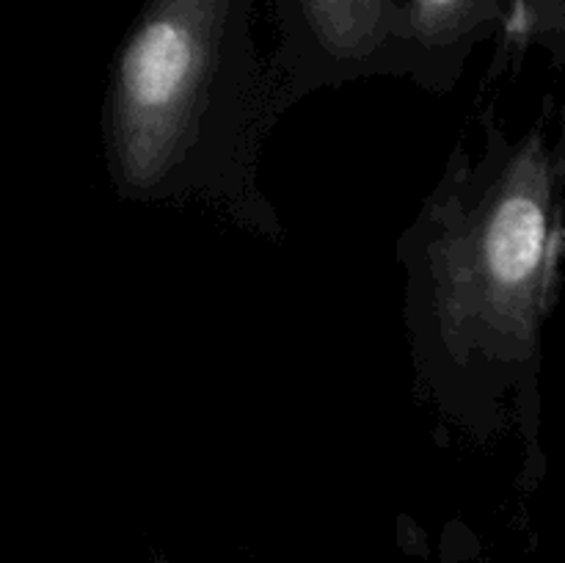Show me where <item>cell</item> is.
Listing matches in <instances>:
<instances>
[{
    "instance_id": "2",
    "label": "cell",
    "mask_w": 565,
    "mask_h": 563,
    "mask_svg": "<svg viewBox=\"0 0 565 563\" xmlns=\"http://www.w3.org/2000/svg\"><path fill=\"white\" fill-rule=\"evenodd\" d=\"M281 110L230 0H163L110 72L103 99L110 185L127 202H199L279 241V215L257 171Z\"/></svg>"
},
{
    "instance_id": "3",
    "label": "cell",
    "mask_w": 565,
    "mask_h": 563,
    "mask_svg": "<svg viewBox=\"0 0 565 563\" xmlns=\"http://www.w3.org/2000/svg\"><path fill=\"white\" fill-rule=\"evenodd\" d=\"M154 563H169V561H163V557H158V561H154Z\"/></svg>"
},
{
    "instance_id": "1",
    "label": "cell",
    "mask_w": 565,
    "mask_h": 563,
    "mask_svg": "<svg viewBox=\"0 0 565 563\" xmlns=\"http://www.w3.org/2000/svg\"><path fill=\"white\" fill-rule=\"evenodd\" d=\"M563 141L552 110L511 136L486 121L458 147L401 237L417 381L439 414L489 439L516 419L541 461L544 331L561 285Z\"/></svg>"
}]
</instances>
